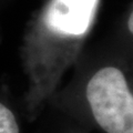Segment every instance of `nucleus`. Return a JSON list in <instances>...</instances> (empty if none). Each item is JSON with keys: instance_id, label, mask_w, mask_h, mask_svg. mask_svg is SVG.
<instances>
[{"instance_id": "1", "label": "nucleus", "mask_w": 133, "mask_h": 133, "mask_svg": "<svg viewBox=\"0 0 133 133\" xmlns=\"http://www.w3.org/2000/svg\"><path fill=\"white\" fill-rule=\"evenodd\" d=\"M94 120L107 133H133V97L127 79L116 68H103L87 85Z\"/></svg>"}, {"instance_id": "2", "label": "nucleus", "mask_w": 133, "mask_h": 133, "mask_svg": "<svg viewBox=\"0 0 133 133\" xmlns=\"http://www.w3.org/2000/svg\"><path fill=\"white\" fill-rule=\"evenodd\" d=\"M99 0H52L44 16L47 27L63 36H81L92 21Z\"/></svg>"}, {"instance_id": "3", "label": "nucleus", "mask_w": 133, "mask_h": 133, "mask_svg": "<svg viewBox=\"0 0 133 133\" xmlns=\"http://www.w3.org/2000/svg\"><path fill=\"white\" fill-rule=\"evenodd\" d=\"M0 133H20L14 113L2 103H0Z\"/></svg>"}, {"instance_id": "4", "label": "nucleus", "mask_w": 133, "mask_h": 133, "mask_svg": "<svg viewBox=\"0 0 133 133\" xmlns=\"http://www.w3.org/2000/svg\"><path fill=\"white\" fill-rule=\"evenodd\" d=\"M132 21H133V16L131 15L130 16V18H129V29H130V32L133 31V24H132Z\"/></svg>"}]
</instances>
